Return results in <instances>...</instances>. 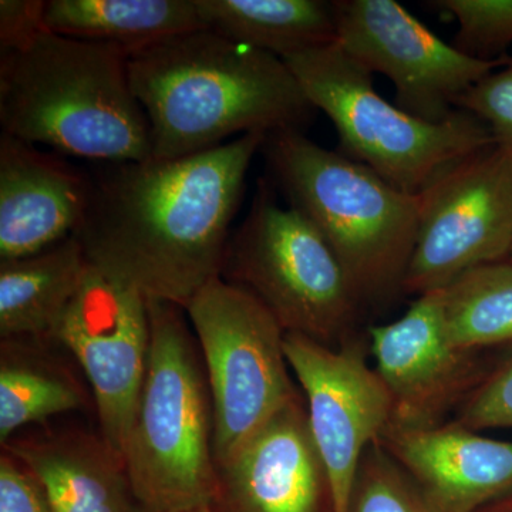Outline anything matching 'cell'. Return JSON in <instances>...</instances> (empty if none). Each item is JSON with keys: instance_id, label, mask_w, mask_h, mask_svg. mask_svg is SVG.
Returning <instances> with one entry per match:
<instances>
[{"instance_id": "cell-11", "label": "cell", "mask_w": 512, "mask_h": 512, "mask_svg": "<svg viewBox=\"0 0 512 512\" xmlns=\"http://www.w3.org/2000/svg\"><path fill=\"white\" fill-rule=\"evenodd\" d=\"M53 340L82 367L92 387L100 437L123 461L150 356L146 296L89 262Z\"/></svg>"}, {"instance_id": "cell-21", "label": "cell", "mask_w": 512, "mask_h": 512, "mask_svg": "<svg viewBox=\"0 0 512 512\" xmlns=\"http://www.w3.org/2000/svg\"><path fill=\"white\" fill-rule=\"evenodd\" d=\"M35 348V339L2 340L0 439L8 443L28 424L84 406V390L73 375Z\"/></svg>"}, {"instance_id": "cell-8", "label": "cell", "mask_w": 512, "mask_h": 512, "mask_svg": "<svg viewBox=\"0 0 512 512\" xmlns=\"http://www.w3.org/2000/svg\"><path fill=\"white\" fill-rule=\"evenodd\" d=\"M210 387L215 466L291 403L285 330L255 296L215 278L185 306Z\"/></svg>"}, {"instance_id": "cell-18", "label": "cell", "mask_w": 512, "mask_h": 512, "mask_svg": "<svg viewBox=\"0 0 512 512\" xmlns=\"http://www.w3.org/2000/svg\"><path fill=\"white\" fill-rule=\"evenodd\" d=\"M87 265L74 235L36 254L0 261V338L53 340Z\"/></svg>"}, {"instance_id": "cell-20", "label": "cell", "mask_w": 512, "mask_h": 512, "mask_svg": "<svg viewBox=\"0 0 512 512\" xmlns=\"http://www.w3.org/2000/svg\"><path fill=\"white\" fill-rule=\"evenodd\" d=\"M45 19L56 35L109 43L127 52L205 29L194 0H49Z\"/></svg>"}, {"instance_id": "cell-16", "label": "cell", "mask_w": 512, "mask_h": 512, "mask_svg": "<svg viewBox=\"0 0 512 512\" xmlns=\"http://www.w3.org/2000/svg\"><path fill=\"white\" fill-rule=\"evenodd\" d=\"M376 444L443 512H476L512 491V441L450 420L430 429L389 424Z\"/></svg>"}, {"instance_id": "cell-19", "label": "cell", "mask_w": 512, "mask_h": 512, "mask_svg": "<svg viewBox=\"0 0 512 512\" xmlns=\"http://www.w3.org/2000/svg\"><path fill=\"white\" fill-rule=\"evenodd\" d=\"M205 29L241 45L286 57L336 42L333 2L194 0Z\"/></svg>"}, {"instance_id": "cell-29", "label": "cell", "mask_w": 512, "mask_h": 512, "mask_svg": "<svg viewBox=\"0 0 512 512\" xmlns=\"http://www.w3.org/2000/svg\"><path fill=\"white\" fill-rule=\"evenodd\" d=\"M476 512H512V491L511 493L485 504L480 510Z\"/></svg>"}, {"instance_id": "cell-28", "label": "cell", "mask_w": 512, "mask_h": 512, "mask_svg": "<svg viewBox=\"0 0 512 512\" xmlns=\"http://www.w3.org/2000/svg\"><path fill=\"white\" fill-rule=\"evenodd\" d=\"M43 0H0V52H16L49 32Z\"/></svg>"}, {"instance_id": "cell-3", "label": "cell", "mask_w": 512, "mask_h": 512, "mask_svg": "<svg viewBox=\"0 0 512 512\" xmlns=\"http://www.w3.org/2000/svg\"><path fill=\"white\" fill-rule=\"evenodd\" d=\"M127 62L124 47L52 32L0 52L2 133L100 164L150 160V124Z\"/></svg>"}, {"instance_id": "cell-5", "label": "cell", "mask_w": 512, "mask_h": 512, "mask_svg": "<svg viewBox=\"0 0 512 512\" xmlns=\"http://www.w3.org/2000/svg\"><path fill=\"white\" fill-rule=\"evenodd\" d=\"M151 345L124 466L146 512L205 507L214 497V419L204 363L184 308L148 299Z\"/></svg>"}, {"instance_id": "cell-2", "label": "cell", "mask_w": 512, "mask_h": 512, "mask_svg": "<svg viewBox=\"0 0 512 512\" xmlns=\"http://www.w3.org/2000/svg\"><path fill=\"white\" fill-rule=\"evenodd\" d=\"M127 64L153 160L202 153L234 134L302 130L315 116L285 60L210 29L137 47Z\"/></svg>"}, {"instance_id": "cell-24", "label": "cell", "mask_w": 512, "mask_h": 512, "mask_svg": "<svg viewBox=\"0 0 512 512\" xmlns=\"http://www.w3.org/2000/svg\"><path fill=\"white\" fill-rule=\"evenodd\" d=\"M458 23L453 46L478 60L503 59L512 43V0H436Z\"/></svg>"}, {"instance_id": "cell-9", "label": "cell", "mask_w": 512, "mask_h": 512, "mask_svg": "<svg viewBox=\"0 0 512 512\" xmlns=\"http://www.w3.org/2000/svg\"><path fill=\"white\" fill-rule=\"evenodd\" d=\"M404 295L443 291L512 249V154L497 144L454 161L419 194Z\"/></svg>"}, {"instance_id": "cell-12", "label": "cell", "mask_w": 512, "mask_h": 512, "mask_svg": "<svg viewBox=\"0 0 512 512\" xmlns=\"http://www.w3.org/2000/svg\"><path fill=\"white\" fill-rule=\"evenodd\" d=\"M285 352L328 473L333 512H350L362 458L392 423L389 393L367 360V333L336 349L286 333Z\"/></svg>"}, {"instance_id": "cell-15", "label": "cell", "mask_w": 512, "mask_h": 512, "mask_svg": "<svg viewBox=\"0 0 512 512\" xmlns=\"http://www.w3.org/2000/svg\"><path fill=\"white\" fill-rule=\"evenodd\" d=\"M92 175L62 154L0 134V261L22 258L76 234Z\"/></svg>"}, {"instance_id": "cell-26", "label": "cell", "mask_w": 512, "mask_h": 512, "mask_svg": "<svg viewBox=\"0 0 512 512\" xmlns=\"http://www.w3.org/2000/svg\"><path fill=\"white\" fill-rule=\"evenodd\" d=\"M490 128L494 143L512 154V57L471 87L456 103Z\"/></svg>"}, {"instance_id": "cell-1", "label": "cell", "mask_w": 512, "mask_h": 512, "mask_svg": "<svg viewBox=\"0 0 512 512\" xmlns=\"http://www.w3.org/2000/svg\"><path fill=\"white\" fill-rule=\"evenodd\" d=\"M266 133L174 160L100 164L74 237L87 261L148 299L185 306L220 278L231 224Z\"/></svg>"}, {"instance_id": "cell-27", "label": "cell", "mask_w": 512, "mask_h": 512, "mask_svg": "<svg viewBox=\"0 0 512 512\" xmlns=\"http://www.w3.org/2000/svg\"><path fill=\"white\" fill-rule=\"evenodd\" d=\"M0 512H55L36 477L6 451L0 457Z\"/></svg>"}, {"instance_id": "cell-13", "label": "cell", "mask_w": 512, "mask_h": 512, "mask_svg": "<svg viewBox=\"0 0 512 512\" xmlns=\"http://www.w3.org/2000/svg\"><path fill=\"white\" fill-rule=\"evenodd\" d=\"M367 338L392 402L390 424L404 429H430L453 419L497 353L451 343L443 291L417 296L402 318L367 329Z\"/></svg>"}, {"instance_id": "cell-25", "label": "cell", "mask_w": 512, "mask_h": 512, "mask_svg": "<svg viewBox=\"0 0 512 512\" xmlns=\"http://www.w3.org/2000/svg\"><path fill=\"white\" fill-rule=\"evenodd\" d=\"M451 420L478 433L512 429V345L497 349L483 380Z\"/></svg>"}, {"instance_id": "cell-17", "label": "cell", "mask_w": 512, "mask_h": 512, "mask_svg": "<svg viewBox=\"0 0 512 512\" xmlns=\"http://www.w3.org/2000/svg\"><path fill=\"white\" fill-rule=\"evenodd\" d=\"M3 446L36 477L55 512H146L101 437L66 431Z\"/></svg>"}, {"instance_id": "cell-23", "label": "cell", "mask_w": 512, "mask_h": 512, "mask_svg": "<svg viewBox=\"0 0 512 512\" xmlns=\"http://www.w3.org/2000/svg\"><path fill=\"white\" fill-rule=\"evenodd\" d=\"M350 512H443L382 447L372 444L360 463Z\"/></svg>"}, {"instance_id": "cell-22", "label": "cell", "mask_w": 512, "mask_h": 512, "mask_svg": "<svg viewBox=\"0 0 512 512\" xmlns=\"http://www.w3.org/2000/svg\"><path fill=\"white\" fill-rule=\"evenodd\" d=\"M448 339L458 348L512 345V262L478 266L443 289Z\"/></svg>"}, {"instance_id": "cell-10", "label": "cell", "mask_w": 512, "mask_h": 512, "mask_svg": "<svg viewBox=\"0 0 512 512\" xmlns=\"http://www.w3.org/2000/svg\"><path fill=\"white\" fill-rule=\"evenodd\" d=\"M333 6L336 42L346 55L386 76L396 89V106L429 123L450 119L457 100L508 57L464 55L396 0H338Z\"/></svg>"}, {"instance_id": "cell-6", "label": "cell", "mask_w": 512, "mask_h": 512, "mask_svg": "<svg viewBox=\"0 0 512 512\" xmlns=\"http://www.w3.org/2000/svg\"><path fill=\"white\" fill-rule=\"evenodd\" d=\"M285 63L312 106L332 121L339 153L407 194L419 195L447 165L495 144L487 124L468 111L429 123L390 104L376 92L373 74L338 42Z\"/></svg>"}, {"instance_id": "cell-30", "label": "cell", "mask_w": 512, "mask_h": 512, "mask_svg": "<svg viewBox=\"0 0 512 512\" xmlns=\"http://www.w3.org/2000/svg\"><path fill=\"white\" fill-rule=\"evenodd\" d=\"M180 512H212L211 508L208 507V505H205V507H198V508H191V510H185Z\"/></svg>"}, {"instance_id": "cell-4", "label": "cell", "mask_w": 512, "mask_h": 512, "mask_svg": "<svg viewBox=\"0 0 512 512\" xmlns=\"http://www.w3.org/2000/svg\"><path fill=\"white\" fill-rule=\"evenodd\" d=\"M261 153L288 204L338 256L363 306H384L402 295L419 229V195L320 147L302 130L268 134Z\"/></svg>"}, {"instance_id": "cell-14", "label": "cell", "mask_w": 512, "mask_h": 512, "mask_svg": "<svg viewBox=\"0 0 512 512\" xmlns=\"http://www.w3.org/2000/svg\"><path fill=\"white\" fill-rule=\"evenodd\" d=\"M212 512H333L303 394L217 466Z\"/></svg>"}, {"instance_id": "cell-7", "label": "cell", "mask_w": 512, "mask_h": 512, "mask_svg": "<svg viewBox=\"0 0 512 512\" xmlns=\"http://www.w3.org/2000/svg\"><path fill=\"white\" fill-rule=\"evenodd\" d=\"M221 278L255 296L285 333L340 348L359 338L365 306L338 256L301 211L261 181L229 237Z\"/></svg>"}, {"instance_id": "cell-31", "label": "cell", "mask_w": 512, "mask_h": 512, "mask_svg": "<svg viewBox=\"0 0 512 512\" xmlns=\"http://www.w3.org/2000/svg\"><path fill=\"white\" fill-rule=\"evenodd\" d=\"M508 261L512 262V249H511L510 258H508Z\"/></svg>"}]
</instances>
